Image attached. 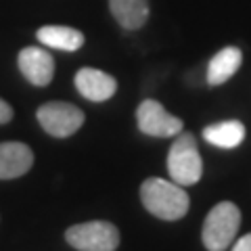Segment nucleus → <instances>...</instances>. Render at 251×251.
<instances>
[{
    "instance_id": "obj_1",
    "label": "nucleus",
    "mask_w": 251,
    "mask_h": 251,
    "mask_svg": "<svg viewBox=\"0 0 251 251\" xmlns=\"http://www.w3.org/2000/svg\"><path fill=\"white\" fill-rule=\"evenodd\" d=\"M140 199L149 214L155 218L174 222L186 216L191 199L186 191L174 180H163V178H149L140 186Z\"/></svg>"
},
{
    "instance_id": "obj_2",
    "label": "nucleus",
    "mask_w": 251,
    "mask_h": 251,
    "mask_svg": "<svg viewBox=\"0 0 251 251\" xmlns=\"http://www.w3.org/2000/svg\"><path fill=\"white\" fill-rule=\"evenodd\" d=\"M168 172L170 178L180 186L197 184L203 176V159L197 149V140L191 132H180L172 143L168 153Z\"/></svg>"
},
{
    "instance_id": "obj_3",
    "label": "nucleus",
    "mask_w": 251,
    "mask_h": 251,
    "mask_svg": "<svg viewBox=\"0 0 251 251\" xmlns=\"http://www.w3.org/2000/svg\"><path fill=\"white\" fill-rule=\"evenodd\" d=\"M241 228V211L230 201H222L211 207L203 224V245L207 251H226Z\"/></svg>"
},
{
    "instance_id": "obj_4",
    "label": "nucleus",
    "mask_w": 251,
    "mask_h": 251,
    "mask_svg": "<svg viewBox=\"0 0 251 251\" xmlns=\"http://www.w3.org/2000/svg\"><path fill=\"white\" fill-rule=\"evenodd\" d=\"M65 239L77 251H115L120 245V230L111 222L94 220L67 228Z\"/></svg>"
},
{
    "instance_id": "obj_5",
    "label": "nucleus",
    "mask_w": 251,
    "mask_h": 251,
    "mask_svg": "<svg viewBox=\"0 0 251 251\" xmlns=\"http://www.w3.org/2000/svg\"><path fill=\"white\" fill-rule=\"evenodd\" d=\"M36 117L44 132H49L54 138H67L75 134L84 124V113L72 103H61V100H52L46 103L36 111Z\"/></svg>"
},
{
    "instance_id": "obj_6",
    "label": "nucleus",
    "mask_w": 251,
    "mask_h": 251,
    "mask_svg": "<svg viewBox=\"0 0 251 251\" xmlns=\"http://www.w3.org/2000/svg\"><path fill=\"white\" fill-rule=\"evenodd\" d=\"M136 122L143 134L157 136V138H170L178 136L182 132V120L168 113L161 103L147 99L136 109Z\"/></svg>"
},
{
    "instance_id": "obj_7",
    "label": "nucleus",
    "mask_w": 251,
    "mask_h": 251,
    "mask_svg": "<svg viewBox=\"0 0 251 251\" xmlns=\"http://www.w3.org/2000/svg\"><path fill=\"white\" fill-rule=\"evenodd\" d=\"M19 69L23 77L34 86H46L52 82L54 75V59L49 50L38 49V46H27L19 52Z\"/></svg>"
},
{
    "instance_id": "obj_8",
    "label": "nucleus",
    "mask_w": 251,
    "mask_h": 251,
    "mask_svg": "<svg viewBox=\"0 0 251 251\" xmlns=\"http://www.w3.org/2000/svg\"><path fill=\"white\" fill-rule=\"evenodd\" d=\"M75 88L84 99L92 100V103H103V100H109L115 94L117 82L115 77L100 72V69L82 67L75 74Z\"/></svg>"
},
{
    "instance_id": "obj_9",
    "label": "nucleus",
    "mask_w": 251,
    "mask_h": 251,
    "mask_svg": "<svg viewBox=\"0 0 251 251\" xmlns=\"http://www.w3.org/2000/svg\"><path fill=\"white\" fill-rule=\"evenodd\" d=\"M34 166V153L25 143H0V180L23 176Z\"/></svg>"
},
{
    "instance_id": "obj_10",
    "label": "nucleus",
    "mask_w": 251,
    "mask_h": 251,
    "mask_svg": "<svg viewBox=\"0 0 251 251\" xmlns=\"http://www.w3.org/2000/svg\"><path fill=\"white\" fill-rule=\"evenodd\" d=\"M241 63H243V54L237 46H226V49L218 50L207 65V84L220 86V84L228 82L239 72Z\"/></svg>"
},
{
    "instance_id": "obj_11",
    "label": "nucleus",
    "mask_w": 251,
    "mask_h": 251,
    "mask_svg": "<svg viewBox=\"0 0 251 251\" xmlns=\"http://www.w3.org/2000/svg\"><path fill=\"white\" fill-rule=\"evenodd\" d=\"M36 38L49 49L74 52L84 46V34L67 25H44L38 29Z\"/></svg>"
},
{
    "instance_id": "obj_12",
    "label": "nucleus",
    "mask_w": 251,
    "mask_h": 251,
    "mask_svg": "<svg viewBox=\"0 0 251 251\" xmlns=\"http://www.w3.org/2000/svg\"><path fill=\"white\" fill-rule=\"evenodd\" d=\"M109 9L124 29H138L149 19V0H109Z\"/></svg>"
},
{
    "instance_id": "obj_13",
    "label": "nucleus",
    "mask_w": 251,
    "mask_h": 251,
    "mask_svg": "<svg viewBox=\"0 0 251 251\" xmlns=\"http://www.w3.org/2000/svg\"><path fill=\"white\" fill-rule=\"evenodd\" d=\"M203 138H205L209 145L220 147V149H234L245 138V126L237 120L211 124L203 130Z\"/></svg>"
},
{
    "instance_id": "obj_14",
    "label": "nucleus",
    "mask_w": 251,
    "mask_h": 251,
    "mask_svg": "<svg viewBox=\"0 0 251 251\" xmlns=\"http://www.w3.org/2000/svg\"><path fill=\"white\" fill-rule=\"evenodd\" d=\"M13 120V109L11 105L6 103V100L0 99V124H6V122H11Z\"/></svg>"
},
{
    "instance_id": "obj_15",
    "label": "nucleus",
    "mask_w": 251,
    "mask_h": 251,
    "mask_svg": "<svg viewBox=\"0 0 251 251\" xmlns=\"http://www.w3.org/2000/svg\"><path fill=\"white\" fill-rule=\"evenodd\" d=\"M230 251H251V232L245 234V237H241V239L232 245Z\"/></svg>"
}]
</instances>
